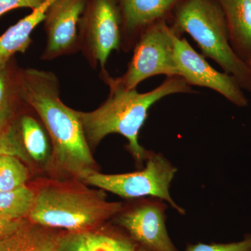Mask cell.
I'll list each match as a JSON object with an SVG mask.
<instances>
[{
  "instance_id": "16",
  "label": "cell",
  "mask_w": 251,
  "mask_h": 251,
  "mask_svg": "<svg viewBox=\"0 0 251 251\" xmlns=\"http://www.w3.org/2000/svg\"><path fill=\"white\" fill-rule=\"evenodd\" d=\"M117 237L90 231L61 234L56 251H113Z\"/></svg>"
},
{
  "instance_id": "8",
  "label": "cell",
  "mask_w": 251,
  "mask_h": 251,
  "mask_svg": "<svg viewBox=\"0 0 251 251\" xmlns=\"http://www.w3.org/2000/svg\"><path fill=\"white\" fill-rule=\"evenodd\" d=\"M174 50L179 75L191 87L210 89L240 108L249 105L244 90L237 80L227 73L216 70L203 54L193 49L186 38L175 35Z\"/></svg>"
},
{
  "instance_id": "4",
  "label": "cell",
  "mask_w": 251,
  "mask_h": 251,
  "mask_svg": "<svg viewBox=\"0 0 251 251\" xmlns=\"http://www.w3.org/2000/svg\"><path fill=\"white\" fill-rule=\"evenodd\" d=\"M122 209V203L109 202L100 191L49 186L36 193L28 219L48 228L82 232L117 215Z\"/></svg>"
},
{
  "instance_id": "15",
  "label": "cell",
  "mask_w": 251,
  "mask_h": 251,
  "mask_svg": "<svg viewBox=\"0 0 251 251\" xmlns=\"http://www.w3.org/2000/svg\"><path fill=\"white\" fill-rule=\"evenodd\" d=\"M16 128L29 156L37 162L45 160L49 152V140L47 130L40 118L39 121L32 115H23Z\"/></svg>"
},
{
  "instance_id": "21",
  "label": "cell",
  "mask_w": 251,
  "mask_h": 251,
  "mask_svg": "<svg viewBox=\"0 0 251 251\" xmlns=\"http://www.w3.org/2000/svg\"><path fill=\"white\" fill-rule=\"evenodd\" d=\"M186 251H251V234L242 241L227 244H199L188 246Z\"/></svg>"
},
{
  "instance_id": "10",
  "label": "cell",
  "mask_w": 251,
  "mask_h": 251,
  "mask_svg": "<svg viewBox=\"0 0 251 251\" xmlns=\"http://www.w3.org/2000/svg\"><path fill=\"white\" fill-rule=\"evenodd\" d=\"M122 16V47L133 50L142 33L160 21L171 22L181 0H117Z\"/></svg>"
},
{
  "instance_id": "5",
  "label": "cell",
  "mask_w": 251,
  "mask_h": 251,
  "mask_svg": "<svg viewBox=\"0 0 251 251\" xmlns=\"http://www.w3.org/2000/svg\"><path fill=\"white\" fill-rule=\"evenodd\" d=\"M122 37V16L117 0H88L79 24V44L90 67L100 68V73L107 72L110 54L121 49Z\"/></svg>"
},
{
  "instance_id": "2",
  "label": "cell",
  "mask_w": 251,
  "mask_h": 251,
  "mask_svg": "<svg viewBox=\"0 0 251 251\" xmlns=\"http://www.w3.org/2000/svg\"><path fill=\"white\" fill-rule=\"evenodd\" d=\"M100 77L109 88L106 100L92 111L77 110L87 143L90 147H95L109 135H121L140 163L148 156V151L138 142V136L150 109L168 96L197 93L179 75L166 77L161 85L143 93L137 89L126 88L119 77H112L108 71L100 74Z\"/></svg>"
},
{
  "instance_id": "11",
  "label": "cell",
  "mask_w": 251,
  "mask_h": 251,
  "mask_svg": "<svg viewBox=\"0 0 251 251\" xmlns=\"http://www.w3.org/2000/svg\"><path fill=\"white\" fill-rule=\"evenodd\" d=\"M117 224L150 251H179L167 230L161 206L145 204L119 216Z\"/></svg>"
},
{
  "instance_id": "23",
  "label": "cell",
  "mask_w": 251,
  "mask_h": 251,
  "mask_svg": "<svg viewBox=\"0 0 251 251\" xmlns=\"http://www.w3.org/2000/svg\"><path fill=\"white\" fill-rule=\"evenodd\" d=\"M28 222V219L11 220L0 217V241L9 237Z\"/></svg>"
},
{
  "instance_id": "3",
  "label": "cell",
  "mask_w": 251,
  "mask_h": 251,
  "mask_svg": "<svg viewBox=\"0 0 251 251\" xmlns=\"http://www.w3.org/2000/svg\"><path fill=\"white\" fill-rule=\"evenodd\" d=\"M170 25L178 35L186 33L191 36L204 57L251 93V69L232 49L224 14L216 0H181Z\"/></svg>"
},
{
  "instance_id": "7",
  "label": "cell",
  "mask_w": 251,
  "mask_h": 251,
  "mask_svg": "<svg viewBox=\"0 0 251 251\" xmlns=\"http://www.w3.org/2000/svg\"><path fill=\"white\" fill-rule=\"evenodd\" d=\"M176 169L166 158L155 154L149 157L143 171L126 174L105 175L94 171L82 179L92 185L120 197L153 196L163 200L179 213L184 210L171 198L170 186Z\"/></svg>"
},
{
  "instance_id": "20",
  "label": "cell",
  "mask_w": 251,
  "mask_h": 251,
  "mask_svg": "<svg viewBox=\"0 0 251 251\" xmlns=\"http://www.w3.org/2000/svg\"><path fill=\"white\" fill-rule=\"evenodd\" d=\"M14 156L29 162L30 157L23 147L16 126L13 122L0 125V156Z\"/></svg>"
},
{
  "instance_id": "1",
  "label": "cell",
  "mask_w": 251,
  "mask_h": 251,
  "mask_svg": "<svg viewBox=\"0 0 251 251\" xmlns=\"http://www.w3.org/2000/svg\"><path fill=\"white\" fill-rule=\"evenodd\" d=\"M20 90L24 103L37 114L47 130L56 165L80 179L96 171L77 110L63 103L57 75L49 71L25 69Z\"/></svg>"
},
{
  "instance_id": "19",
  "label": "cell",
  "mask_w": 251,
  "mask_h": 251,
  "mask_svg": "<svg viewBox=\"0 0 251 251\" xmlns=\"http://www.w3.org/2000/svg\"><path fill=\"white\" fill-rule=\"evenodd\" d=\"M29 173L22 160L14 156H0V191L25 186Z\"/></svg>"
},
{
  "instance_id": "9",
  "label": "cell",
  "mask_w": 251,
  "mask_h": 251,
  "mask_svg": "<svg viewBox=\"0 0 251 251\" xmlns=\"http://www.w3.org/2000/svg\"><path fill=\"white\" fill-rule=\"evenodd\" d=\"M88 0H54L46 12V44L41 59L51 61L80 51L79 24Z\"/></svg>"
},
{
  "instance_id": "18",
  "label": "cell",
  "mask_w": 251,
  "mask_h": 251,
  "mask_svg": "<svg viewBox=\"0 0 251 251\" xmlns=\"http://www.w3.org/2000/svg\"><path fill=\"white\" fill-rule=\"evenodd\" d=\"M10 62L0 69V125L13 122L16 100H23L20 90L21 71L14 74Z\"/></svg>"
},
{
  "instance_id": "25",
  "label": "cell",
  "mask_w": 251,
  "mask_h": 251,
  "mask_svg": "<svg viewBox=\"0 0 251 251\" xmlns=\"http://www.w3.org/2000/svg\"><path fill=\"white\" fill-rule=\"evenodd\" d=\"M247 64L249 66V67H250L251 69V59H250V60L249 61V62H248Z\"/></svg>"
},
{
  "instance_id": "13",
  "label": "cell",
  "mask_w": 251,
  "mask_h": 251,
  "mask_svg": "<svg viewBox=\"0 0 251 251\" xmlns=\"http://www.w3.org/2000/svg\"><path fill=\"white\" fill-rule=\"evenodd\" d=\"M54 0H46L42 4L0 36V69L9 64L16 53H25L32 40L31 34L45 19L46 12Z\"/></svg>"
},
{
  "instance_id": "22",
  "label": "cell",
  "mask_w": 251,
  "mask_h": 251,
  "mask_svg": "<svg viewBox=\"0 0 251 251\" xmlns=\"http://www.w3.org/2000/svg\"><path fill=\"white\" fill-rule=\"evenodd\" d=\"M46 0H0V16L18 8H29L32 10L40 6Z\"/></svg>"
},
{
  "instance_id": "24",
  "label": "cell",
  "mask_w": 251,
  "mask_h": 251,
  "mask_svg": "<svg viewBox=\"0 0 251 251\" xmlns=\"http://www.w3.org/2000/svg\"><path fill=\"white\" fill-rule=\"evenodd\" d=\"M150 251L148 250V249H145V248L141 247L140 249H138V251Z\"/></svg>"
},
{
  "instance_id": "6",
  "label": "cell",
  "mask_w": 251,
  "mask_h": 251,
  "mask_svg": "<svg viewBox=\"0 0 251 251\" xmlns=\"http://www.w3.org/2000/svg\"><path fill=\"white\" fill-rule=\"evenodd\" d=\"M176 34L166 21L153 23L145 29L133 48L126 71L119 77L122 85L131 90L156 75H179L175 59Z\"/></svg>"
},
{
  "instance_id": "17",
  "label": "cell",
  "mask_w": 251,
  "mask_h": 251,
  "mask_svg": "<svg viewBox=\"0 0 251 251\" xmlns=\"http://www.w3.org/2000/svg\"><path fill=\"white\" fill-rule=\"evenodd\" d=\"M35 196L36 193L26 185L11 191H0V217L28 219Z\"/></svg>"
},
{
  "instance_id": "14",
  "label": "cell",
  "mask_w": 251,
  "mask_h": 251,
  "mask_svg": "<svg viewBox=\"0 0 251 251\" xmlns=\"http://www.w3.org/2000/svg\"><path fill=\"white\" fill-rule=\"evenodd\" d=\"M60 236L29 221L0 241V251H56Z\"/></svg>"
},
{
  "instance_id": "12",
  "label": "cell",
  "mask_w": 251,
  "mask_h": 251,
  "mask_svg": "<svg viewBox=\"0 0 251 251\" xmlns=\"http://www.w3.org/2000/svg\"><path fill=\"white\" fill-rule=\"evenodd\" d=\"M216 1L224 14L231 46L247 64L251 59V0Z\"/></svg>"
}]
</instances>
